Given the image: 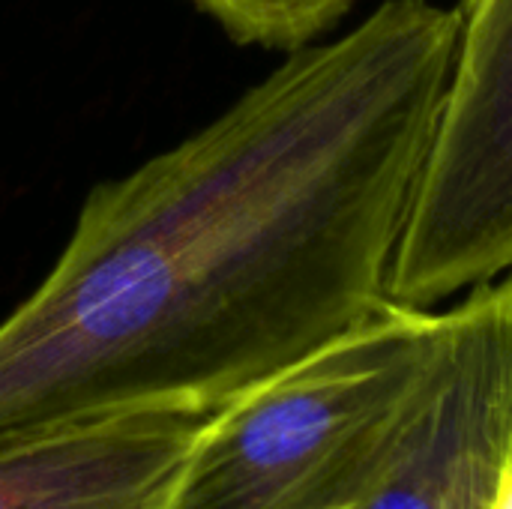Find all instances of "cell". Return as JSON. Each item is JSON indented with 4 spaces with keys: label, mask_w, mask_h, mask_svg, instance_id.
<instances>
[{
    "label": "cell",
    "mask_w": 512,
    "mask_h": 509,
    "mask_svg": "<svg viewBox=\"0 0 512 509\" xmlns=\"http://www.w3.org/2000/svg\"><path fill=\"white\" fill-rule=\"evenodd\" d=\"M216 411L141 408L0 450V509H165Z\"/></svg>",
    "instance_id": "5b68a950"
},
{
    "label": "cell",
    "mask_w": 512,
    "mask_h": 509,
    "mask_svg": "<svg viewBox=\"0 0 512 509\" xmlns=\"http://www.w3.org/2000/svg\"><path fill=\"white\" fill-rule=\"evenodd\" d=\"M512 459V273L438 315L387 462L348 509H495Z\"/></svg>",
    "instance_id": "277c9868"
},
{
    "label": "cell",
    "mask_w": 512,
    "mask_h": 509,
    "mask_svg": "<svg viewBox=\"0 0 512 509\" xmlns=\"http://www.w3.org/2000/svg\"><path fill=\"white\" fill-rule=\"evenodd\" d=\"M495 509H512V459L504 471V480H501V492H498V501H495Z\"/></svg>",
    "instance_id": "52a82bcc"
},
{
    "label": "cell",
    "mask_w": 512,
    "mask_h": 509,
    "mask_svg": "<svg viewBox=\"0 0 512 509\" xmlns=\"http://www.w3.org/2000/svg\"><path fill=\"white\" fill-rule=\"evenodd\" d=\"M213 18L234 42L264 48H303L354 0H189Z\"/></svg>",
    "instance_id": "8992f818"
},
{
    "label": "cell",
    "mask_w": 512,
    "mask_h": 509,
    "mask_svg": "<svg viewBox=\"0 0 512 509\" xmlns=\"http://www.w3.org/2000/svg\"><path fill=\"white\" fill-rule=\"evenodd\" d=\"M435 333L438 312L387 300L219 408L165 509H348L390 456Z\"/></svg>",
    "instance_id": "7a4b0ae2"
},
{
    "label": "cell",
    "mask_w": 512,
    "mask_h": 509,
    "mask_svg": "<svg viewBox=\"0 0 512 509\" xmlns=\"http://www.w3.org/2000/svg\"><path fill=\"white\" fill-rule=\"evenodd\" d=\"M456 45L459 9L387 0L99 183L0 321V450L141 408L219 411L375 318Z\"/></svg>",
    "instance_id": "6da1fadb"
},
{
    "label": "cell",
    "mask_w": 512,
    "mask_h": 509,
    "mask_svg": "<svg viewBox=\"0 0 512 509\" xmlns=\"http://www.w3.org/2000/svg\"><path fill=\"white\" fill-rule=\"evenodd\" d=\"M512 270V0H462L453 75L387 294L432 303Z\"/></svg>",
    "instance_id": "3957f363"
}]
</instances>
